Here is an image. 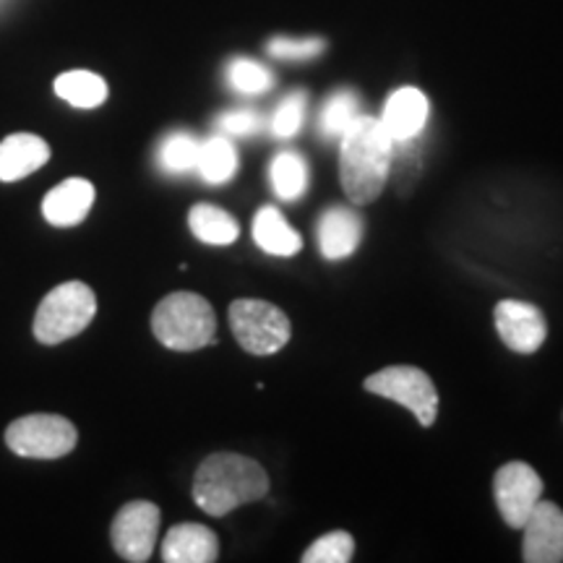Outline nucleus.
<instances>
[{
  "mask_svg": "<svg viewBox=\"0 0 563 563\" xmlns=\"http://www.w3.org/2000/svg\"><path fill=\"white\" fill-rule=\"evenodd\" d=\"M199 144L191 133L178 131L162 139L157 150V165L170 175H186L196 170V159H199Z\"/></svg>",
  "mask_w": 563,
  "mask_h": 563,
  "instance_id": "obj_23",
  "label": "nucleus"
},
{
  "mask_svg": "<svg viewBox=\"0 0 563 563\" xmlns=\"http://www.w3.org/2000/svg\"><path fill=\"white\" fill-rule=\"evenodd\" d=\"M152 332L167 350H201L214 342V308L207 298L196 292H173L162 298L154 308Z\"/></svg>",
  "mask_w": 563,
  "mask_h": 563,
  "instance_id": "obj_3",
  "label": "nucleus"
},
{
  "mask_svg": "<svg viewBox=\"0 0 563 563\" xmlns=\"http://www.w3.org/2000/svg\"><path fill=\"white\" fill-rule=\"evenodd\" d=\"M327 51V40L321 37H274L266 42V53L279 60H311Z\"/></svg>",
  "mask_w": 563,
  "mask_h": 563,
  "instance_id": "obj_28",
  "label": "nucleus"
},
{
  "mask_svg": "<svg viewBox=\"0 0 563 563\" xmlns=\"http://www.w3.org/2000/svg\"><path fill=\"white\" fill-rule=\"evenodd\" d=\"M159 506L152 501H131L115 514L110 527V540L123 561L144 563L152 559L159 532Z\"/></svg>",
  "mask_w": 563,
  "mask_h": 563,
  "instance_id": "obj_9",
  "label": "nucleus"
},
{
  "mask_svg": "<svg viewBox=\"0 0 563 563\" xmlns=\"http://www.w3.org/2000/svg\"><path fill=\"white\" fill-rule=\"evenodd\" d=\"M357 115H361V102H357L355 91L350 89L334 91V95L321 104V115H319L321 136L327 141H340L344 136V131L357 121Z\"/></svg>",
  "mask_w": 563,
  "mask_h": 563,
  "instance_id": "obj_22",
  "label": "nucleus"
},
{
  "mask_svg": "<svg viewBox=\"0 0 563 563\" xmlns=\"http://www.w3.org/2000/svg\"><path fill=\"white\" fill-rule=\"evenodd\" d=\"M228 84L241 95H264L274 87V76L262 63L249 58H235L228 66Z\"/></svg>",
  "mask_w": 563,
  "mask_h": 563,
  "instance_id": "obj_24",
  "label": "nucleus"
},
{
  "mask_svg": "<svg viewBox=\"0 0 563 563\" xmlns=\"http://www.w3.org/2000/svg\"><path fill=\"white\" fill-rule=\"evenodd\" d=\"M269 493V475L251 456L209 454L194 475V501L209 517H224L238 506L256 504Z\"/></svg>",
  "mask_w": 563,
  "mask_h": 563,
  "instance_id": "obj_2",
  "label": "nucleus"
},
{
  "mask_svg": "<svg viewBox=\"0 0 563 563\" xmlns=\"http://www.w3.org/2000/svg\"><path fill=\"white\" fill-rule=\"evenodd\" d=\"M230 329L238 344L251 355H274L290 342L287 313L269 300L241 298L230 306Z\"/></svg>",
  "mask_w": 563,
  "mask_h": 563,
  "instance_id": "obj_5",
  "label": "nucleus"
},
{
  "mask_svg": "<svg viewBox=\"0 0 563 563\" xmlns=\"http://www.w3.org/2000/svg\"><path fill=\"white\" fill-rule=\"evenodd\" d=\"M496 332L506 347L519 355H532L543 347L548 336V321L543 311L525 300H501L493 311Z\"/></svg>",
  "mask_w": 563,
  "mask_h": 563,
  "instance_id": "obj_10",
  "label": "nucleus"
},
{
  "mask_svg": "<svg viewBox=\"0 0 563 563\" xmlns=\"http://www.w3.org/2000/svg\"><path fill=\"white\" fill-rule=\"evenodd\" d=\"M238 150L230 136H209L199 144V159H196V173L201 175L209 186H222L238 173Z\"/></svg>",
  "mask_w": 563,
  "mask_h": 563,
  "instance_id": "obj_19",
  "label": "nucleus"
},
{
  "mask_svg": "<svg viewBox=\"0 0 563 563\" xmlns=\"http://www.w3.org/2000/svg\"><path fill=\"white\" fill-rule=\"evenodd\" d=\"M272 191L282 201H295L308 188V165L298 152H279L269 165Z\"/></svg>",
  "mask_w": 563,
  "mask_h": 563,
  "instance_id": "obj_21",
  "label": "nucleus"
},
{
  "mask_svg": "<svg viewBox=\"0 0 563 563\" xmlns=\"http://www.w3.org/2000/svg\"><path fill=\"white\" fill-rule=\"evenodd\" d=\"M306 108H308L306 91L298 89V91H292V95H287L285 100L277 104V110H274V115L269 121V131L277 139H292L295 133L300 131L302 121H306Z\"/></svg>",
  "mask_w": 563,
  "mask_h": 563,
  "instance_id": "obj_26",
  "label": "nucleus"
},
{
  "mask_svg": "<svg viewBox=\"0 0 563 563\" xmlns=\"http://www.w3.org/2000/svg\"><path fill=\"white\" fill-rule=\"evenodd\" d=\"M319 251L327 262H342L352 256L363 241V220L347 207H332L321 214L316 224Z\"/></svg>",
  "mask_w": 563,
  "mask_h": 563,
  "instance_id": "obj_13",
  "label": "nucleus"
},
{
  "mask_svg": "<svg viewBox=\"0 0 563 563\" xmlns=\"http://www.w3.org/2000/svg\"><path fill=\"white\" fill-rule=\"evenodd\" d=\"M108 81L100 74H91V70H68L55 79V95L63 102H68L70 108L79 110H95L108 100Z\"/></svg>",
  "mask_w": 563,
  "mask_h": 563,
  "instance_id": "obj_18",
  "label": "nucleus"
},
{
  "mask_svg": "<svg viewBox=\"0 0 563 563\" xmlns=\"http://www.w3.org/2000/svg\"><path fill=\"white\" fill-rule=\"evenodd\" d=\"M188 228L207 245H230L241 235L235 217L220 207H214V203H196L188 211Z\"/></svg>",
  "mask_w": 563,
  "mask_h": 563,
  "instance_id": "obj_20",
  "label": "nucleus"
},
{
  "mask_svg": "<svg viewBox=\"0 0 563 563\" xmlns=\"http://www.w3.org/2000/svg\"><path fill=\"white\" fill-rule=\"evenodd\" d=\"M394 141L378 118L357 115L340 139V178L352 203L376 201L389 183Z\"/></svg>",
  "mask_w": 563,
  "mask_h": 563,
  "instance_id": "obj_1",
  "label": "nucleus"
},
{
  "mask_svg": "<svg viewBox=\"0 0 563 563\" xmlns=\"http://www.w3.org/2000/svg\"><path fill=\"white\" fill-rule=\"evenodd\" d=\"M97 313V295L84 282H63L42 298L34 316V336L42 344L74 340L89 327Z\"/></svg>",
  "mask_w": 563,
  "mask_h": 563,
  "instance_id": "obj_4",
  "label": "nucleus"
},
{
  "mask_svg": "<svg viewBox=\"0 0 563 563\" xmlns=\"http://www.w3.org/2000/svg\"><path fill=\"white\" fill-rule=\"evenodd\" d=\"M253 241L269 256L290 258L302 249L300 232L287 224L285 214L277 207H262L253 217Z\"/></svg>",
  "mask_w": 563,
  "mask_h": 563,
  "instance_id": "obj_17",
  "label": "nucleus"
},
{
  "mask_svg": "<svg viewBox=\"0 0 563 563\" xmlns=\"http://www.w3.org/2000/svg\"><path fill=\"white\" fill-rule=\"evenodd\" d=\"M51 159V146L34 133H11L0 141V180L13 183L37 173Z\"/></svg>",
  "mask_w": 563,
  "mask_h": 563,
  "instance_id": "obj_16",
  "label": "nucleus"
},
{
  "mask_svg": "<svg viewBox=\"0 0 563 563\" xmlns=\"http://www.w3.org/2000/svg\"><path fill=\"white\" fill-rule=\"evenodd\" d=\"M493 496L501 519L514 530H522L527 517L543 498V481L527 462H509L493 477Z\"/></svg>",
  "mask_w": 563,
  "mask_h": 563,
  "instance_id": "obj_8",
  "label": "nucleus"
},
{
  "mask_svg": "<svg viewBox=\"0 0 563 563\" xmlns=\"http://www.w3.org/2000/svg\"><path fill=\"white\" fill-rule=\"evenodd\" d=\"M428 115H431L428 97L415 87H402L391 91L378 121H382L384 131L389 133L394 144H407V141L420 139V133L428 125Z\"/></svg>",
  "mask_w": 563,
  "mask_h": 563,
  "instance_id": "obj_12",
  "label": "nucleus"
},
{
  "mask_svg": "<svg viewBox=\"0 0 563 563\" xmlns=\"http://www.w3.org/2000/svg\"><path fill=\"white\" fill-rule=\"evenodd\" d=\"M522 530V559L527 563L563 561V511L559 504L540 498Z\"/></svg>",
  "mask_w": 563,
  "mask_h": 563,
  "instance_id": "obj_11",
  "label": "nucleus"
},
{
  "mask_svg": "<svg viewBox=\"0 0 563 563\" xmlns=\"http://www.w3.org/2000/svg\"><path fill=\"white\" fill-rule=\"evenodd\" d=\"M95 203V186L84 178H68L42 199V214L53 228H76L87 220Z\"/></svg>",
  "mask_w": 563,
  "mask_h": 563,
  "instance_id": "obj_14",
  "label": "nucleus"
},
{
  "mask_svg": "<svg viewBox=\"0 0 563 563\" xmlns=\"http://www.w3.org/2000/svg\"><path fill=\"white\" fill-rule=\"evenodd\" d=\"M79 441V431L63 415H26L5 428V443L13 454L30 460H60L70 454Z\"/></svg>",
  "mask_w": 563,
  "mask_h": 563,
  "instance_id": "obj_7",
  "label": "nucleus"
},
{
  "mask_svg": "<svg viewBox=\"0 0 563 563\" xmlns=\"http://www.w3.org/2000/svg\"><path fill=\"white\" fill-rule=\"evenodd\" d=\"M363 386L365 391L407 407L422 428H431L439 418V389L433 378L415 365H389L365 378Z\"/></svg>",
  "mask_w": 563,
  "mask_h": 563,
  "instance_id": "obj_6",
  "label": "nucleus"
},
{
  "mask_svg": "<svg viewBox=\"0 0 563 563\" xmlns=\"http://www.w3.org/2000/svg\"><path fill=\"white\" fill-rule=\"evenodd\" d=\"M262 115L256 110H230L220 115L217 121V129H220L222 136H238V139H249L253 133L262 131Z\"/></svg>",
  "mask_w": 563,
  "mask_h": 563,
  "instance_id": "obj_29",
  "label": "nucleus"
},
{
  "mask_svg": "<svg viewBox=\"0 0 563 563\" xmlns=\"http://www.w3.org/2000/svg\"><path fill=\"white\" fill-rule=\"evenodd\" d=\"M355 555V540L350 532L334 530L327 532L323 538L302 553V563H347Z\"/></svg>",
  "mask_w": 563,
  "mask_h": 563,
  "instance_id": "obj_25",
  "label": "nucleus"
},
{
  "mask_svg": "<svg viewBox=\"0 0 563 563\" xmlns=\"http://www.w3.org/2000/svg\"><path fill=\"white\" fill-rule=\"evenodd\" d=\"M220 559V540L209 527L186 522L175 525L162 543L165 563H214Z\"/></svg>",
  "mask_w": 563,
  "mask_h": 563,
  "instance_id": "obj_15",
  "label": "nucleus"
},
{
  "mask_svg": "<svg viewBox=\"0 0 563 563\" xmlns=\"http://www.w3.org/2000/svg\"><path fill=\"white\" fill-rule=\"evenodd\" d=\"M389 178H394L399 196H407L415 188V183L420 178V157L415 152V141L407 144H394L391 152V170Z\"/></svg>",
  "mask_w": 563,
  "mask_h": 563,
  "instance_id": "obj_27",
  "label": "nucleus"
}]
</instances>
